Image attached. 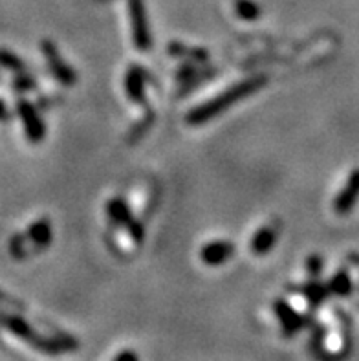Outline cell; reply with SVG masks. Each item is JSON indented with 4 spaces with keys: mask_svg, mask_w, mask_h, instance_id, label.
<instances>
[{
    "mask_svg": "<svg viewBox=\"0 0 359 361\" xmlns=\"http://www.w3.org/2000/svg\"><path fill=\"white\" fill-rule=\"evenodd\" d=\"M306 266H308V273H310V275L319 277L323 272V258L319 257V255H312V257H308Z\"/></svg>",
    "mask_w": 359,
    "mask_h": 361,
    "instance_id": "obj_16",
    "label": "cell"
},
{
    "mask_svg": "<svg viewBox=\"0 0 359 361\" xmlns=\"http://www.w3.org/2000/svg\"><path fill=\"white\" fill-rule=\"evenodd\" d=\"M275 312L279 315L280 324H283V330L286 336H293V334L303 329L304 323H306V319L301 314H297V312H295L288 303H284V301H275Z\"/></svg>",
    "mask_w": 359,
    "mask_h": 361,
    "instance_id": "obj_7",
    "label": "cell"
},
{
    "mask_svg": "<svg viewBox=\"0 0 359 361\" xmlns=\"http://www.w3.org/2000/svg\"><path fill=\"white\" fill-rule=\"evenodd\" d=\"M114 361H137V356L134 350H123Z\"/></svg>",
    "mask_w": 359,
    "mask_h": 361,
    "instance_id": "obj_18",
    "label": "cell"
},
{
    "mask_svg": "<svg viewBox=\"0 0 359 361\" xmlns=\"http://www.w3.org/2000/svg\"><path fill=\"white\" fill-rule=\"evenodd\" d=\"M277 242V231L273 228H262L255 233L253 240H251V249L255 255H266L269 249L273 248Z\"/></svg>",
    "mask_w": 359,
    "mask_h": 361,
    "instance_id": "obj_11",
    "label": "cell"
},
{
    "mask_svg": "<svg viewBox=\"0 0 359 361\" xmlns=\"http://www.w3.org/2000/svg\"><path fill=\"white\" fill-rule=\"evenodd\" d=\"M359 200V169L352 171L346 183L339 191V195L334 200V211L337 215H348Z\"/></svg>",
    "mask_w": 359,
    "mask_h": 361,
    "instance_id": "obj_4",
    "label": "cell"
},
{
    "mask_svg": "<svg viewBox=\"0 0 359 361\" xmlns=\"http://www.w3.org/2000/svg\"><path fill=\"white\" fill-rule=\"evenodd\" d=\"M0 63L6 66H10V68H15V70H20L22 68V61L17 59L13 53H8V52H0Z\"/></svg>",
    "mask_w": 359,
    "mask_h": 361,
    "instance_id": "obj_17",
    "label": "cell"
},
{
    "mask_svg": "<svg viewBox=\"0 0 359 361\" xmlns=\"http://www.w3.org/2000/svg\"><path fill=\"white\" fill-rule=\"evenodd\" d=\"M128 10H130V17H133V32L136 48L142 50V52H147L151 48V33H149L143 0H128Z\"/></svg>",
    "mask_w": 359,
    "mask_h": 361,
    "instance_id": "obj_3",
    "label": "cell"
},
{
    "mask_svg": "<svg viewBox=\"0 0 359 361\" xmlns=\"http://www.w3.org/2000/svg\"><path fill=\"white\" fill-rule=\"evenodd\" d=\"M235 246L227 240H215L209 244L203 246L202 249V261L209 266H218V264L226 263L227 258L233 257Z\"/></svg>",
    "mask_w": 359,
    "mask_h": 361,
    "instance_id": "obj_8",
    "label": "cell"
},
{
    "mask_svg": "<svg viewBox=\"0 0 359 361\" xmlns=\"http://www.w3.org/2000/svg\"><path fill=\"white\" fill-rule=\"evenodd\" d=\"M303 291L304 297H306L308 303L312 306L321 305L323 301L328 297V287H325V284H321V282L317 281H312L310 284H306V287L303 288Z\"/></svg>",
    "mask_w": 359,
    "mask_h": 361,
    "instance_id": "obj_14",
    "label": "cell"
},
{
    "mask_svg": "<svg viewBox=\"0 0 359 361\" xmlns=\"http://www.w3.org/2000/svg\"><path fill=\"white\" fill-rule=\"evenodd\" d=\"M43 52H44V55H46L48 63H50V68L53 70V74H55L57 79L61 81V83H65V85H72V83H76V72L72 70L70 66L62 61V57L59 55L57 48L53 46L52 43H44Z\"/></svg>",
    "mask_w": 359,
    "mask_h": 361,
    "instance_id": "obj_6",
    "label": "cell"
},
{
    "mask_svg": "<svg viewBox=\"0 0 359 361\" xmlns=\"http://www.w3.org/2000/svg\"><path fill=\"white\" fill-rule=\"evenodd\" d=\"M236 13L241 19L255 20L260 15V8L251 0H236Z\"/></svg>",
    "mask_w": 359,
    "mask_h": 361,
    "instance_id": "obj_15",
    "label": "cell"
},
{
    "mask_svg": "<svg viewBox=\"0 0 359 361\" xmlns=\"http://www.w3.org/2000/svg\"><path fill=\"white\" fill-rule=\"evenodd\" d=\"M328 291L336 294L339 297L350 296L352 291V281H350V275L346 272H337L336 275L332 277L330 284H328Z\"/></svg>",
    "mask_w": 359,
    "mask_h": 361,
    "instance_id": "obj_13",
    "label": "cell"
},
{
    "mask_svg": "<svg viewBox=\"0 0 359 361\" xmlns=\"http://www.w3.org/2000/svg\"><path fill=\"white\" fill-rule=\"evenodd\" d=\"M107 211H109L110 218H112L116 224L123 225V228H128V230H130V233H133V237L136 239V242H142L143 225H140L136 221H134L133 215H130V211H128V207L125 206L123 200H119V198L110 200Z\"/></svg>",
    "mask_w": 359,
    "mask_h": 361,
    "instance_id": "obj_5",
    "label": "cell"
},
{
    "mask_svg": "<svg viewBox=\"0 0 359 361\" xmlns=\"http://www.w3.org/2000/svg\"><path fill=\"white\" fill-rule=\"evenodd\" d=\"M28 239L37 246L39 249L46 248L50 242H52V225L46 218L43 221H37L32 228L28 230Z\"/></svg>",
    "mask_w": 359,
    "mask_h": 361,
    "instance_id": "obj_12",
    "label": "cell"
},
{
    "mask_svg": "<svg viewBox=\"0 0 359 361\" xmlns=\"http://www.w3.org/2000/svg\"><path fill=\"white\" fill-rule=\"evenodd\" d=\"M19 112L22 116L24 127L28 132V138L32 141H41L44 138V125L39 117L37 110L34 108V105H29L28 101H20L19 103Z\"/></svg>",
    "mask_w": 359,
    "mask_h": 361,
    "instance_id": "obj_9",
    "label": "cell"
},
{
    "mask_svg": "<svg viewBox=\"0 0 359 361\" xmlns=\"http://www.w3.org/2000/svg\"><path fill=\"white\" fill-rule=\"evenodd\" d=\"M264 85V75H255V77H250V79L246 81H241V83L233 85L231 88H227L224 94L217 96V98L208 101V103L202 105V107L191 110L189 116H187V123H189V125H202V123L209 122L211 117L222 114L224 110H227V108L231 107L233 103H236V101H241V99L248 98V96L255 94L257 90L262 88Z\"/></svg>",
    "mask_w": 359,
    "mask_h": 361,
    "instance_id": "obj_1",
    "label": "cell"
},
{
    "mask_svg": "<svg viewBox=\"0 0 359 361\" xmlns=\"http://www.w3.org/2000/svg\"><path fill=\"white\" fill-rule=\"evenodd\" d=\"M0 323L4 324L6 329L11 330V332L20 338L22 341L29 343L32 347L37 348V350L44 352V354H59V352L70 350V348H76L77 343L76 341H65V339H50V338H43L41 334L35 332L32 327H29L24 319L15 317V315H4L0 317Z\"/></svg>",
    "mask_w": 359,
    "mask_h": 361,
    "instance_id": "obj_2",
    "label": "cell"
},
{
    "mask_svg": "<svg viewBox=\"0 0 359 361\" xmlns=\"http://www.w3.org/2000/svg\"><path fill=\"white\" fill-rule=\"evenodd\" d=\"M125 88L128 98L134 101H145V74L140 68H130L125 77Z\"/></svg>",
    "mask_w": 359,
    "mask_h": 361,
    "instance_id": "obj_10",
    "label": "cell"
}]
</instances>
